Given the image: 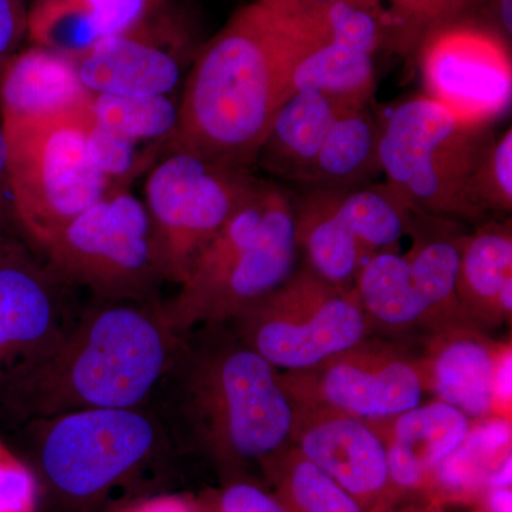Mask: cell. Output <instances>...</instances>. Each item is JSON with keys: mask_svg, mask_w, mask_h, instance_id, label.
<instances>
[{"mask_svg": "<svg viewBox=\"0 0 512 512\" xmlns=\"http://www.w3.org/2000/svg\"><path fill=\"white\" fill-rule=\"evenodd\" d=\"M328 39L325 10L293 15L259 0L239 9L195 57L167 150L254 170L295 67Z\"/></svg>", "mask_w": 512, "mask_h": 512, "instance_id": "6da1fadb", "label": "cell"}, {"mask_svg": "<svg viewBox=\"0 0 512 512\" xmlns=\"http://www.w3.org/2000/svg\"><path fill=\"white\" fill-rule=\"evenodd\" d=\"M181 342L160 299L96 298L45 359L0 392V420L23 427L84 410L146 406Z\"/></svg>", "mask_w": 512, "mask_h": 512, "instance_id": "7a4b0ae2", "label": "cell"}, {"mask_svg": "<svg viewBox=\"0 0 512 512\" xmlns=\"http://www.w3.org/2000/svg\"><path fill=\"white\" fill-rule=\"evenodd\" d=\"M161 387L170 393L173 436L231 480L289 443L292 404L278 370L248 349L228 323L184 333Z\"/></svg>", "mask_w": 512, "mask_h": 512, "instance_id": "3957f363", "label": "cell"}, {"mask_svg": "<svg viewBox=\"0 0 512 512\" xmlns=\"http://www.w3.org/2000/svg\"><path fill=\"white\" fill-rule=\"evenodd\" d=\"M296 255L291 191L258 178L198 256L177 295L163 302L165 322L178 335L228 323L284 284L295 271Z\"/></svg>", "mask_w": 512, "mask_h": 512, "instance_id": "277c9868", "label": "cell"}, {"mask_svg": "<svg viewBox=\"0 0 512 512\" xmlns=\"http://www.w3.org/2000/svg\"><path fill=\"white\" fill-rule=\"evenodd\" d=\"M494 137L493 126H471L417 94L382 121L384 181L414 212L476 227L490 218L478 200L474 177Z\"/></svg>", "mask_w": 512, "mask_h": 512, "instance_id": "5b68a950", "label": "cell"}, {"mask_svg": "<svg viewBox=\"0 0 512 512\" xmlns=\"http://www.w3.org/2000/svg\"><path fill=\"white\" fill-rule=\"evenodd\" d=\"M43 480L63 503L90 508L133 483L171 448V431L143 407L67 413L23 426Z\"/></svg>", "mask_w": 512, "mask_h": 512, "instance_id": "8992f818", "label": "cell"}, {"mask_svg": "<svg viewBox=\"0 0 512 512\" xmlns=\"http://www.w3.org/2000/svg\"><path fill=\"white\" fill-rule=\"evenodd\" d=\"M89 113L2 123L9 146L12 211L42 249L113 190L90 156Z\"/></svg>", "mask_w": 512, "mask_h": 512, "instance_id": "52a82bcc", "label": "cell"}, {"mask_svg": "<svg viewBox=\"0 0 512 512\" xmlns=\"http://www.w3.org/2000/svg\"><path fill=\"white\" fill-rule=\"evenodd\" d=\"M69 288L107 301H153L164 276L144 202L116 188L74 218L42 248Z\"/></svg>", "mask_w": 512, "mask_h": 512, "instance_id": "ba28073f", "label": "cell"}, {"mask_svg": "<svg viewBox=\"0 0 512 512\" xmlns=\"http://www.w3.org/2000/svg\"><path fill=\"white\" fill-rule=\"evenodd\" d=\"M228 325L248 349L282 372L315 366L370 336L355 288L332 284L305 264Z\"/></svg>", "mask_w": 512, "mask_h": 512, "instance_id": "9c48e42d", "label": "cell"}, {"mask_svg": "<svg viewBox=\"0 0 512 512\" xmlns=\"http://www.w3.org/2000/svg\"><path fill=\"white\" fill-rule=\"evenodd\" d=\"M258 180L251 168L168 151L146 183V205L164 281L181 285Z\"/></svg>", "mask_w": 512, "mask_h": 512, "instance_id": "30bf717a", "label": "cell"}, {"mask_svg": "<svg viewBox=\"0 0 512 512\" xmlns=\"http://www.w3.org/2000/svg\"><path fill=\"white\" fill-rule=\"evenodd\" d=\"M289 402L326 407L366 421L419 406V372L406 343L367 336L315 366L278 372Z\"/></svg>", "mask_w": 512, "mask_h": 512, "instance_id": "8fae6325", "label": "cell"}, {"mask_svg": "<svg viewBox=\"0 0 512 512\" xmlns=\"http://www.w3.org/2000/svg\"><path fill=\"white\" fill-rule=\"evenodd\" d=\"M426 96L471 126H493L510 110V43L484 22L461 16L431 30L419 49Z\"/></svg>", "mask_w": 512, "mask_h": 512, "instance_id": "7c38bea8", "label": "cell"}, {"mask_svg": "<svg viewBox=\"0 0 512 512\" xmlns=\"http://www.w3.org/2000/svg\"><path fill=\"white\" fill-rule=\"evenodd\" d=\"M69 286L25 244L0 235V392L59 345L77 316Z\"/></svg>", "mask_w": 512, "mask_h": 512, "instance_id": "4fadbf2b", "label": "cell"}, {"mask_svg": "<svg viewBox=\"0 0 512 512\" xmlns=\"http://www.w3.org/2000/svg\"><path fill=\"white\" fill-rule=\"evenodd\" d=\"M291 404L289 444L352 495L363 512L389 507L386 450L369 421L326 407Z\"/></svg>", "mask_w": 512, "mask_h": 512, "instance_id": "5bb4252c", "label": "cell"}, {"mask_svg": "<svg viewBox=\"0 0 512 512\" xmlns=\"http://www.w3.org/2000/svg\"><path fill=\"white\" fill-rule=\"evenodd\" d=\"M424 392L468 419L495 417L494 373L504 342L480 326H460L407 340Z\"/></svg>", "mask_w": 512, "mask_h": 512, "instance_id": "9a60e30c", "label": "cell"}, {"mask_svg": "<svg viewBox=\"0 0 512 512\" xmlns=\"http://www.w3.org/2000/svg\"><path fill=\"white\" fill-rule=\"evenodd\" d=\"M170 43L174 39L148 23L101 40L73 59L89 93L168 96L183 77V63Z\"/></svg>", "mask_w": 512, "mask_h": 512, "instance_id": "2e32d148", "label": "cell"}, {"mask_svg": "<svg viewBox=\"0 0 512 512\" xmlns=\"http://www.w3.org/2000/svg\"><path fill=\"white\" fill-rule=\"evenodd\" d=\"M383 441L390 491L424 490L434 468L463 444L471 419L433 400L389 419L369 421Z\"/></svg>", "mask_w": 512, "mask_h": 512, "instance_id": "e0dca14e", "label": "cell"}, {"mask_svg": "<svg viewBox=\"0 0 512 512\" xmlns=\"http://www.w3.org/2000/svg\"><path fill=\"white\" fill-rule=\"evenodd\" d=\"M90 100L73 57L56 50L32 45L0 69L2 123L79 116L89 113Z\"/></svg>", "mask_w": 512, "mask_h": 512, "instance_id": "ac0fdd59", "label": "cell"}, {"mask_svg": "<svg viewBox=\"0 0 512 512\" xmlns=\"http://www.w3.org/2000/svg\"><path fill=\"white\" fill-rule=\"evenodd\" d=\"M163 0H33L26 36L33 46L82 55L109 37L153 22Z\"/></svg>", "mask_w": 512, "mask_h": 512, "instance_id": "d6986e66", "label": "cell"}, {"mask_svg": "<svg viewBox=\"0 0 512 512\" xmlns=\"http://www.w3.org/2000/svg\"><path fill=\"white\" fill-rule=\"evenodd\" d=\"M463 225L447 218L414 212L407 232L413 238V245L404 258L409 264L414 286L429 312V333L478 326L464 309L457 293L461 244L467 232Z\"/></svg>", "mask_w": 512, "mask_h": 512, "instance_id": "ffe728a7", "label": "cell"}, {"mask_svg": "<svg viewBox=\"0 0 512 512\" xmlns=\"http://www.w3.org/2000/svg\"><path fill=\"white\" fill-rule=\"evenodd\" d=\"M365 106L312 90L292 93L276 114L255 165L282 180L305 185L333 124L343 114Z\"/></svg>", "mask_w": 512, "mask_h": 512, "instance_id": "44dd1931", "label": "cell"}, {"mask_svg": "<svg viewBox=\"0 0 512 512\" xmlns=\"http://www.w3.org/2000/svg\"><path fill=\"white\" fill-rule=\"evenodd\" d=\"M457 293L480 328H498L512 316V228L488 218L461 244Z\"/></svg>", "mask_w": 512, "mask_h": 512, "instance_id": "7402d4cb", "label": "cell"}, {"mask_svg": "<svg viewBox=\"0 0 512 512\" xmlns=\"http://www.w3.org/2000/svg\"><path fill=\"white\" fill-rule=\"evenodd\" d=\"M291 195L296 247L305 265L332 284L353 288L370 256L340 217L335 191L308 185Z\"/></svg>", "mask_w": 512, "mask_h": 512, "instance_id": "603a6c76", "label": "cell"}, {"mask_svg": "<svg viewBox=\"0 0 512 512\" xmlns=\"http://www.w3.org/2000/svg\"><path fill=\"white\" fill-rule=\"evenodd\" d=\"M370 335L407 342L430 332V318L404 255L384 251L359 269L355 286Z\"/></svg>", "mask_w": 512, "mask_h": 512, "instance_id": "cb8c5ba5", "label": "cell"}, {"mask_svg": "<svg viewBox=\"0 0 512 512\" xmlns=\"http://www.w3.org/2000/svg\"><path fill=\"white\" fill-rule=\"evenodd\" d=\"M380 136L382 121L370 104L343 114L330 128L301 187L353 188L375 183L382 175Z\"/></svg>", "mask_w": 512, "mask_h": 512, "instance_id": "d4e9b609", "label": "cell"}, {"mask_svg": "<svg viewBox=\"0 0 512 512\" xmlns=\"http://www.w3.org/2000/svg\"><path fill=\"white\" fill-rule=\"evenodd\" d=\"M333 191L340 217L367 255L396 251L409 232L414 211L392 185L375 181Z\"/></svg>", "mask_w": 512, "mask_h": 512, "instance_id": "484cf974", "label": "cell"}, {"mask_svg": "<svg viewBox=\"0 0 512 512\" xmlns=\"http://www.w3.org/2000/svg\"><path fill=\"white\" fill-rule=\"evenodd\" d=\"M373 56L329 37L295 67L292 93L312 90L332 99L370 104L376 90Z\"/></svg>", "mask_w": 512, "mask_h": 512, "instance_id": "4316f807", "label": "cell"}, {"mask_svg": "<svg viewBox=\"0 0 512 512\" xmlns=\"http://www.w3.org/2000/svg\"><path fill=\"white\" fill-rule=\"evenodd\" d=\"M259 466L285 512H363L352 495L289 443Z\"/></svg>", "mask_w": 512, "mask_h": 512, "instance_id": "83f0119b", "label": "cell"}, {"mask_svg": "<svg viewBox=\"0 0 512 512\" xmlns=\"http://www.w3.org/2000/svg\"><path fill=\"white\" fill-rule=\"evenodd\" d=\"M178 104L168 96L92 94L90 119L134 141L170 143L178 126Z\"/></svg>", "mask_w": 512, "mask_h": 512, "instance_id": "f1b7e54d", "label": "cell"}, {"mask_svg": "<svg viewBox=\"0 0 512 512\" xmlns=\"http://www.w3.org/2000/svg\"><path fill=\"white\" fill-rule=\"evenodd\" d=\"M390 26V49L409 55L431 30L461 18L477 0H382Z\"/></svg>", "mask_w": 512, "mask_h": 512, "instance_id": "f546056e", "label": "cell"}, {"mask_svg": "<svg viewBox=\"0 0 512 512\" xmlns=\"http://www.w3.org/2000/svg\"><path fill=\"white\" fill-rule=\"evenodd\" d=\"M87 143L94 164L113 190H124V185L133 180L151 160L150 151L140 150V141L121 136L110 128L94 123L92 119L87 123Z\"/></svg>", "mask_w": 512, "mask_h": 512, "instance_id": "4dcf8cb0", "label": "cell"}, {"mask_svg": "<svg viewBox=\"0 0 512 512\" xmlns=\"http://www.w3.org/2000/svg\"><path fill=\"white\" fill-rule=\"evenodd\" d=\"M474 185L478 200L488 214L512 210V128L495 136L478 163Z\"/></svg>", "mask_w": 512, "mask_h": 512, "instance_id": "1f68e13d", "label": "cell"}, {"mask_svg": "<svg viewBox=\"0 0 512 512\" xmlns=\"http://www.w3.org/2000/svg\"><path fill=\"white\" fill-rule=\"evenodd\" d=\"M37 505L35 471L0 440V512H36Z\"/></svg>", "mask_w": 512, "mask_h": 512, "instance_id": "d6a6232c", "label": "cell"}, {"mask_svg": "<svg viewBox=\"0 0 512 512\" xmlns=\"http://www.w3.org/2000/svg\"><path fill=\"white\" fill-rule=\"evenodd\" d=\"M198 512H285L274 494L251 481H228L221 490L207 491L195 500Z\"/></svg>", "mask_w": 512, "mask_h": 512, "instance_id": "836d02e7", "label": "cell"}, {"mask_svg": "<svg viewBox=\"0 0 512 512\" xmlns=\"http://www.w3.org/2000/svg\"><path fill=\"white\" fill-rule=\"evenodd\" d=\"M26 36V9L22 0H0V69Z\"/></svg>", "mask_w": 512, "mask_h": 512, "instance_id": "e575fe53", "label": "cell"}, {"mask_svg": "<svg viewBox=\"0 0 512 512\" xmlns=\"http://www.w3.org/2000/svg\"><path fill=\"white\" fill-rule=\"evenodd\" d=\"M512 349L511 340L504 342L494 373L495 417L511 420L512 414Z\"/></svg>", "mask_w": 512, "mask_h": 512, "instance_id": "d590c367", "label": "cell"}, {"mask_svg": "<svg viewBox=\"0 0 512 512\" xmlns=\"http://www.w3.org/2000/svg\"><path fill=\"white\" fill-rule=\"evenodd\" d=\"M133 512H198L195 500L183 495H154L131 505Z\"/></svg>", "mask_w": 512, "mask_h": 512, "instance_id": "8d00e7d4", "label": "cell"}, {"mask_svg": "<svg viewBox=\"0 0 512 512\" xmlns=\"http://www.w3.org/2000/svg\"><path fill=\"white\" fill-rule=\"evenodd\" d=\"M269 8L281 10L293 15H311V13L322 12L326 6L345 0H259Z\"/></svg>", "mask_w": 512, "mask_h": 512, "instance_id": "74e56055", "label": "cell"}, {"mask_svg": "<svg viewBox=\"0 0 512 512\" xmlns=\"http://www.w3.org/2000/svg\"><path fill=\"white\" fill-rule=\"evenodd\" d=\"M480 501L485 512H512L511 487H488Z\"/></svg>", "mask_w": 512, "mask_h": 512, "instance_id": "f35d334b", "label": "cell"}, {"mask_svg": "<svg viewBox=\"0 0 512 512\" xmlns=\"http://www.w3.org/2000/svg\"><path fill=\"white\" fill-rule=\"evenodd\" d=\"M9 188V146L8 138H6L5 131H3L2 124H0V228H2L3 215V204H5V192Z\"/></svg>", "mask_w": 512, "mask_h": 512, "instance_id": "ab89813d", "label": "cell"}, {"mask_svg": "<svg viewBox=\"0 0 512 512\" xmlns=\"http://www.w3.org/2000/svg\"><path fill=\"white\" fill-rule=\"evenodd\" d=\"M380 512H443L441 505L430 501L429 504H409L400 508L387 507Z\"/></svg>", "mask_w": 512, "mask_h": 512, "instance_id": "60d3db41", "label": "cell"}, {"mask_svg": "<svg viewBox=\"0 0 512 512\" xmlns=\"http://www.w3.org/2000/svg\"><path fill=\"white\" fill-rule=\"evenodd\" d=\"M117 512H133V508H131V505H128V507L123 508V510Z\"/></svg>", "mask_w": 512, "mask_h": 512, "instance_id": "b9f144b4", "label": "cell"}, {"mask_svg": "<svg viewBox=\"0 0 512 512\" xmlns=\"http://www.w3.org/2000/svg\"><path fill=\"white\" fill-rule=\"evenodd\" d=\"M476 512H485V511H484V510H478V511H476Z\"/></svg>", "mask_w": 512, "mask_h": 512, "instance_id": "7bdbcfd3", "label": "cell"}]
</instances>
